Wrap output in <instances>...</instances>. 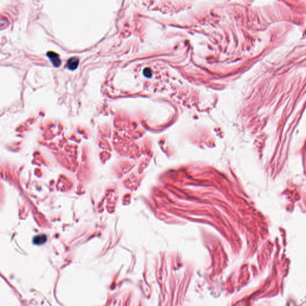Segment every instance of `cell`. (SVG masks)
<instances>
[{
	"instance_id": "6da1fadb",
	"label": "cell",
	"mask_w": 306,
	"mask_h": 306,
	"mask_svg": "<svg viewBox=\"0 0 306 306\" xmlns=\"http://www.w3.org/2000/svg\"><path fill=\"white\" fill-rule=\"evenodd\" d=\"M47 56L52 62L54 67H59L61 65V59L59 58V55L57 53L53 52H49L47 53Z\"/></svg>"
},
{
	"instance_id": "7a4b0ae2",
	"label": "cell",
	"mask_w": 306,
	"mask_h": 306,
	"mask_svg": "<svg viewBox=\"0 0 306 306\" xmlns=\"http://www.w3.org/2000/svg\"><path fill=\"white\" fill-rule=\"evenodd\" d=\"M79 63V60L77 58H72L67 62V67L71 70H74L78 67Z\"/></svg>"
},
{
	"instance_id": "3957f363",
	"label": "cell",
	"mask_w": 306,
	"mask_h": 306,
	"mask_svg": "<svg viewBox=\"0 0 306 306\" xmlns=\"http://www.w3.org/2000/svg\"><path fill=\"white\" fill-rule=\"evenodd\" d=\"M47 241V236L45 235H39L34 237L33 239V242L35 245H43Z\"/></svg>"
},
{
	"instance_id": "277c9868",
	"label": "cell",
	"mask_w": 306,
	"mask_h": 306,
	"mask_svg": "<svg viewBox=\"0 0 306 306\" xmlns=\"http://www.w3.org/2000/svg\"><path fill=\"white\" fill-rule=\"evenodd\" d=\"M9 25V21L7 18L0 15V30L6 28Z\"/></svg>"
}]
</instances>
